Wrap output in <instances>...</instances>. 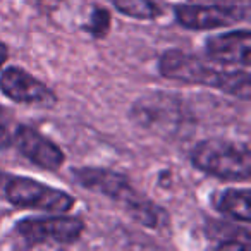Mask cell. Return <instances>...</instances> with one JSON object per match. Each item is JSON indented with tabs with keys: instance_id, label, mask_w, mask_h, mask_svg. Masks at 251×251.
Segmentation results:
<instances>
[{
	"instance_id": "1",
	"label": "cell",
	"mask_w": 251,
	"mask_h": 251,
	"mask_svg": "<svg viewBox=\"0 0 251 251\" xmlns=\"http://www.w3.org/2000/svg\"><path fill=\"white\" fill-rule=\"evenodd\" d=\"M162 76L174 81L193 84H206V86L219 88L229 95H234L243 100H250L251 81L248 69H220L200 57L189 55L184 52L171 50L162 55L158 62Z\"/></svg>"
},
{
	"instance_id": "2",
	"label": "cell",
	"mask_w": 251,
	"mask_h": 251,
	"mask_svg": "<svg viewBox=\"0 0 251 251\" xmlns=\"http://www.w3.org/2000/svg\"><path fill=\"white\" fill-rule=\"evenodd\" d=\"M73 176L77 184L122 203L127 212L143 226L158 227L165 220L164 210L141 198V195L134 191L129 181L117 172L107 169H76Z\"/></svg>"
},
{
	"instance_id": "3",
	"label": "cell",
	"mask_w": 251,
	"mask_h": 251,
	"mask_svg": "<svg viewBox=\"0 0 251 251\" xmlns=\"http://www.w3.org/2000/svg\"><path fill=\"white\" fill-rule=\"evenodd\" d=\"M191 162L205 174L226 181H248L251 174L250 148L236 141H201L193 148Z\"/></svg>"
},
{
	"instance_id": "4",
	"label": "cell",
	"mask_w": 251,
	"mask_h": 251,
	"mask_svg": "<svg viewBox=\"0 0 251 251\" xmlns=\"http://www.w3.org/2000/svg\"><path fill=\"white\" fill-rule=\"evenodd\" d=\"M5 198L16 206L47 212H67L74 200L67 193L49 188L28 177H14L5 184Z\"/></svg>"
},
{
	"instance_id": "5",
	"label": "cell",
	"mask_w": 251,
	"mask_h": 251,
	"mask_svg": "<svg viewBox=\"0 0 251 251\" xmlns=\"http://www.w3.org/2000/svg\"><path fill=\"white\" fill-rule=\"evenodd\" d=\"M18 232L31 244H71L83 232V222L79 219H74V217L26 219L18 224Z\"/></svg>"
},
{
	"instance_id": "6",
	"label": "cell",
	"mask_w": 251,
	"mask_h": 251,
	"mask_svg": "<svg viewBox=\"0 0 251 251\" xmlns=\"http://www.w3.org/2000/svg\"><path fill=\"white\" fill-rule=\"evenodd\" d=\"M250 11L237 7H222V5L195 4L177 5L176 19L179 25L189 29H215L230 26L234 23L246 21Z\"/></svg>"
},
{
	"instance_id": "7",
	"label": "cell",
	"mask_w": 251,
	"mask_h": 251,
	"mask_svg": "<svg viewBox=\"0 0 251 251\" xmlns=\"http://www.w3.org/2000/svg\"><path fill=\"white\" fill-rule=\"evenodd\" d=\"M0 88L11 100L18 103L40 105V107L55 105V95L45 84L19 67H9L2 73Z\"/></svg>"
},
{
	"instance_id": "8",
	"label": "cell",
	"mask_w": 251,
	"mask_h": 251,
	"mask_svg": "<svg viewBox=\"0 0 251 251\" xmlns=\"http://www.w3.org/2000/svg\"><path fill=\"white\" fill-rule=\"evenodd\" d=\"M18 150L35 165L47 171H55L64 164V153L57 145L28 126H19L14 133Z\"/></svg>"
},
{
	"instance_id": "9",
	"label": "cell",
	"mask_w": 251,
	"mask_h": 251,
	"mask_svg": "<svg viewBox=\"0 0 251 251\" xmlns=\"http://www.w3.org/2000/svg\"><path fill=\"white\" fill-rule=\"evenodd\" d=\"M206 53L212 60L226 66H243L248 69L251 59V35L248 29L217 35L206 40Z\"/></svg>"
},
{
	"instance_id": "10",
	"label": "cell",
	"mask_w": 251,
	"mask_h": 251,
	"mask_svg": "<svg viewBox=\"0 0 251 251\" xmlns=\"http://www.w3.org/2000/svg\"><path fill=\"white\" fill-rule=\"evenodd\" d=\"M213 205L220 213H226L239 222H251L250 191L248 189H226V191L217 193Z\"/></svg>"
},
{
	"instance_id": "11",
	"label": "cell",
	"mask_w": 251,
	"mask_h": 251,
	"mask_svg": "<svg viewBox=\"0 0 251 251\" xmlns=\"http://www.w3.org/2000/svg\"><path fill=\"white\" fill-rule=\"evenodd\" d=\"M115 7L134 19H153L160 14L155 0H114Z\"/></svg>"
},
{
	"instance_id": "12",
	"label": "cell",
	"mask_w": 251,
	"mask_h": 251,
	"mask_svg": "<svg viewBox=\"0 0 251 251\" xmlns=\"http://www.w3.org/2000/svg\"><path fill=\"white\" fill-rule=\"evenodd\" d=\"M84 28L95 36H101L108 31L110 28V14H108L105 9H95L93 14H91V19Z\"/></svg>"
},
{
	"instance_id": "13",
	"label": "cell",
	"mask_w": 251,
	"mask_h": 251,
	"mask_svg": "<svg viewBox=\"0 0 251 251\" xmlns=\"http://www.w3.org/2000/svg\"><path fill=\"white\" fill-rule=\"evenodd\" d=\"M12 140H14V136H12V131H11V117H9V112L0 107V148L11 147Z\"/></svg>"
},
{
	"instance_id": "14",
	"label": "cell",
	"mask_w": 251,
	"mask_h": 251,
	"mask_svg": "<svg viewBox=\"0 0 251 251\" xmlns=\"http://www.w3.org/2000/svg\"><path fill=\"white\" fill-rule=\"evenodd\" d=\"M195 2L208 4V5H222V7H237V9L250 11V0H195Z\"/></svg>"
},
{
	"instance_id": "15",
	"label": "cell",
	"mask_w": 251,
	"mask_h": 251,
	"mask_svg": "<svg viewBox=\"0 0 251 251\" xmlns=\"http://www.w3.org/2000/svg\"><path fill=\"white\" fill-rule=\"evenodd\" d=\"M5 60H7V47L0 42V67L4 66Z\"/></svg>"
}]
</instances>
